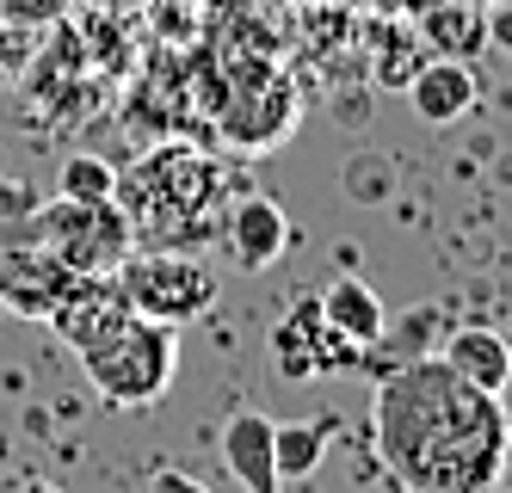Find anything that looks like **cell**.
Segmentation results:
<instances>
[{"instance_id":"cell-20","label":"cell","mask_w":512,"mask_h":493,"mask_svg":"<svg viewBox=\"0 0 512 493\" xmlns=\"http://www.w3.org/2000/svg\"><path fill=\"white\" fill-rule=\"evenodd\" d=\"M13 493H62V487H50V481H19Z\"/></svg>"},{"instance_id":"cell-18","label":"cell","mask_w":512,"mask_h":493,"mask_svg":"<svg viewBox=\"0 0 512 493\" xmlns=\"http://www.w3.org/2000/svg\"><path fill=\"white\" fill-rule=\"evenodd\" d=\"M149 493H210V487H204V481H192V475H179V469H155Z\"/></svg>"},{"instance_id":"cell-6","label":"cell","mask_w":512,"mask_h":493,"mask_svg":"<svg viewBox=\"0 0 512 493\" xmlns=\"http://www.w3.org/2000/svg\"><path fill=\"white\" fill-rule=\"evenodd\" d=\"M272 364L290 376V383H309V376H327V370H352L364 364V346H352V339L340 327L321 321V302H303L297 315H284L278 333H272Z\"/></svg>"},{"instance_id":"cell-13","label":"cell","mask_w":512,"mask_h":493,"mask_svg":"<svg viewBox=\"0 0 512 493\" xmlns=\"http://www.w3.org/2000/svg\"><path fill=\"white\" fill-rule=\"evenodd\" d=\"M297 111H303V105L290 99V87H272V93H260V105H253V99L229 105V111H223V136H229L235 148H247V155H266L278 136H290Z\"/></svg>"},{"instance_id":"cell-17","label":"cell","mask_w":512,"mask_h":493,"mask_svg":"<svg viewBox=\"0 0 512 493\" xmlns=\"http://www.w3.org/2000/svg\"><path fill=\"white\" fill-rule=\"evenodd\" d=\"M62 7L68 0H0V19L7 25H50V19H62Z\"/></svg>"},{"instance_id":"cell-7","label":"cell","mask_w":512,"mask_h":493,"mask_svg":"<svg viewBox=\"0 0 512 493\" xmlns=\"http://www.w3.org/2000/svg\"><path fill=\"white\" fill-rule=\"evenodd\" d=\"M223 241H229V259L235 265L266 272V265H278L284 247H290V216L272 198H260V192H241L229 204V216H223Z\"/></svg>"},{"instance_id":"cell-19","label":"cell","mask_w":512,"mask_h":493,"mask_svg":"<svg viewBox=\"0 0 512 493\" xmlns=\"http://www.w3.org/2000/svg\"><path fill=\"white\" fill-rule=\"evenodd\" d=\"M488 44L512 50V7H506V0H494V7H488Z\"/></svg>"},{"instance_id":"cell-11","label":"cell","mask_w":512,"mask_h":493,"mask_svg":"<svg viewBox=\"0 0 512 493\" xmlns=\"http://www.w3.org/2000/svg\"><path fill=\"white\" fill-rule=\"evenodd\" d=\"M420 37L426 50L451 56V62H469L488 50V7H469V0H432L420 7Z\"/></svg>"},{"instance_id":"cell-15","label":"cell","mask_w":512,"mask_h":493,"mask_svg":"<svg viewBox=\"0 0 512 493\" xmlns=\"http://www.w3.org/2000/svg\"><path fill=\"white\" fill-rule=\"evenodd\" d=\"M56 198H75V204L118 198V167L99 161V155H68L62 173H56Z\"/></svg>"},{"instance_id":"cell-5","label":"cell","mask_w":512,"mask_h":493,"mask_svg":"<svg viewBox=\"0 0 512 493\" xmlns=\"http://www.w3.org/2000/svg\"><path fill=\"white\" fill-rule=\"evenodd\" d=\"M93 284L99 278L75 272V265H62L38 241L0 229V302H7L13 315H25V321H56L68 302H75L81 290H93Z\"/></svg>"},{"instance_id":"cell-14","label":"cell","mask_w":512,"mask_h":493,"mask_svg":"<svg viewBox=\"0 0 512 493\" xmlns=\"http://www.w3.org/2000/svg\"><path fill=\"white\" fill-rule=\"evenodd\" d=\"M327 438H334V420H315V426H278V438H272L278 481H303V475H315Z\"/></svg>"},{"instance_id":"cell-1","label":"cell","mask_w":512,"mask_h":493,"mask_svg":"<svg viewBox=\"0 0 512 493\" xmlns=\"http://www.w3.org/2000/svg\"><path fill=\"white\" fill-rule=\"evenodd\" d=\"M371 438L408 493H494L512 420L500 395L463 383L445 358H414L377 383Z\"/></svg>"},{"instance_id":"cell-8","label":"cell","mask_w":512,"mask_h":493,"mask_svg":"<svg viewBox=\"0 0 512 493\" xmlns=\"http://www.w3.org/2000/svg\"><path fill=\"white\" fill-rule=\"evenodd\" d=\"M272 438H278V420H266V413L241 407L235 420L223 426V463L235 475L241 493H278V457H272Z\"/></svg>"},{"instance_id":"cell-3","label":"cell","mask_w":512,"mask_h":493,"mask_svg":"<svg viewBox=\"0 0 512 493\" xmlns=\"http://www.w3.org/2000/svg\"><path fill=\"white\" fill-rule=\"evenodd\" d=\"M7 235H25V241H38L44 253H56L62 265H75V272L87 278H105L112 265L136 247L130 235V216L118 198H99V204H75V198H50L38 204L25 222H13Z\"/></svg>"},{"instance_id":"cell-10","label":"cell","mask_w":512,"mask_h":493,"mask_svg":"<svg viewBox=\"0 0 512 493\" xmlns=\"http://www.w3.org/2000/svg\"><path fill=\"white\" fill-rule=\"evenodd\" d=\"M438 358H445L463 383L488 389V395H506V383H512V346L494 327H457L451 339H438Z\"/></svg>"},{"instance_id":"cell-9","label":"cell","mask_w":512,"mask_h":493,"mask_svg":"<svg viewBox=\"0 0 512 493\" xmlns=\"http://www.w3.org/2000/svg\"><path fill=\"white\" fill-rule=\"evenodd\" d=\"M408 105H414V118L432 124V130H445L457 118H469L475 111V74L469 62H451V56H432L414 81H408Z\"/></svg>"},{"instance_id":"cell-12","label":"cell","mask_w":512,"mask_h":493,"mask_svg":"<svg viewBox=\"0 0 512 493\" xmlns=\"http://www.w3.org/2000/svg\"><path fill=\"white\" fill-rule=\"evenodd\" d=\"M315 302H321V321H327V327H340L352 346H364V352H371L377 339H383V327H389L383 296L364 284V278H334Z\"/></svg>"},{"instance_id":"cell-16","label":"cell","mask_w":512,"mask_h":493,"mask_svg":"<svg viewBox=\"0 0 512 493\" xmlns=\"http://www.w3.org/2000/svg\"><path fill=\"white\" fill-rule=\"evenodd\" d=\"M420 44H426V37H395V44H389V50L377 56V81H383V87H395V81H401V87H408V81H414V74L426 68V62L414 56Z\"/></svg>"},{"instance_id":"cell-4","label":"cell","mask_w":512,"mask_h":493,"mask_svg":"<svg viewBox=\"0 0 512 493\" xmlns=\"http://www.w3.org/2000/svg\"><path fill=\"white\" fill-rule=\"evenodd\" d=\"M105 278H112V290L124 296V309L149 315V321H167V327L198 321L216 302V278L192 253H173V247H142V253L130 247Z\"/></svg>"},{"instance_id":"cell-21","label":"cell","mask_w":512,"mask_h":493,"mask_svg":"<svg viewBox=\"0 0 512 493\" xmlns=\"http://www.w3.org/2000/svg\"><path fill=\"white\" fill-rule=\"evenodd\" d=\"M469 7H494V0H469Z\"/></svg>"},{"instance_id":"cell-2","label":"cell","mask_w":512,"mask_h":493,"mask_svg":"<svg viewBox=\"0 0 512 493\" xmlns=\"http://www.w3.org/2000/svg\"><path fill=\"white\" fill-rule=\"evenodd\" d=\"M50 327L75 346L87 383L112 407H155L167 395V383H173V370H179L173 327L124 309V296L112 290V278H99L93 290H81Z\"/></svg>"}]
</instances>
